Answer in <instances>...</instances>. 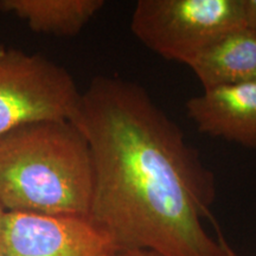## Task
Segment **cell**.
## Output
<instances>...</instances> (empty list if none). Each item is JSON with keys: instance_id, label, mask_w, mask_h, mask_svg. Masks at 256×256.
Returning <instances> with one entry per match:
<instances>
[{"instance_id": "obj_1", "label": "cell", "mask_w": 256, "mask_h": 256, "mask_svg": "<svg viewBox=\"0 0 256 256\" xmlns=\"http://www.w3.org/2000/svg\"><path fill=\"white\" fill-rule=\"evenodd\" d=\"M75 124L94 168L88 218L114 250L222 256L218 240L203 226L215 177L145 88L98 76L82 92Z\"/></svg>"}, {"instance_id": "obj_2", "label": "cell", "mask_w": 256, "mask_h": 256, "mask_svg": "<svg viewBox=\"0 0 256 256\" xmlns=\"http://www.w3.org/2000/svg\"><path fill=\"white\" fill-rule=\"evenodd\" d=\"M94 168L72 121L19 126L0 138V206L6 212L88 217Z\"/></svg>"}, {"instance_id": "obj_3", "label": "cell", "mask_w": 256, "mask_h": 256, "mask_svg": "<svg viewBox=\"0 0 256 256\" xmlns=\"http://www.w3.org/2000/svg\"><path fill=\"white\" fill-rule=\"evenodd\" d=\"M247 26L243 0H139L134 37L162 58L188 66L220 37Z\"/></svg>"}, {"instance_id": "obj_4", "label": "cell", "mask_w": 256, "mask_h": 256, "mask_svg": "<svg viewBox=\"0 0 256 256\" xmlns=\"http://www.w3.org/2000/svg\"><path fill=\"white\" fill-rule=\"evenodd\" d=\"M82 92L63 66L23 50L0 46V138L42 121H72Z\"/></svg>"}, {"instance_id": "obj_5", "label": "cell", "mask_w": 256, "mask_h": 256, "mask_svg": "<svg viewBox=\"0 0 256 256\" xmlns=\"http://www.w3.org/2000/svg\"><path fill=\"white\" fill-rule=\"evenodd\" d=\"M114 249L88 217L5 212L4 256H104Z\"/></svg>"}, {"instance_id": "obj_6", "label": "cell", "mask_w": 256, "mask_h": 256, "mask_svg": "<svg viewBox=\"0 0 256 256\" xmlns=\"http://www.w3.org/2000/svg\"><path fill=\"white\" fill-rule=\"evenodd\" d=\"M185 107L200 133L256 148V81L204 89Z\"/></svg>"}, {"instance_id": "obj_7", "label": "cell", "mask_w": 256, "mask_h": 256, "mask_svg": "<svg viewBox=\"0 0 256 256\" xmlns=\"http://www.w3.org/2000/svg\"><path fill=\"white\" fill-rule=\"evenodd\" d=\"M203 89L256 81V31L248 26L220 37L188 64Z\"/></svg>"}, {"instance_id": "obj_8", "label": "cell", "mask_w": 256, "mask_h": 256, "mask_svg": "<svg viewBox=\"0 0 256 256\" xmlns=\"http://www.w3.org/2000/svg\"><path fill=\"white\" fill-rule=\"evenodd\" d=\"M104 6V0H2L0 8L38 34L76 36Z\"/></svg>"}, {"instance_id": "obj_9", "label": "cell", "mask_w": 256, "mask_h": 256, "mask_svg": "<svg viewBox=\"0 0 256 256\" xmlns=\"http://www.w3.org/2000/svg\"><path fill=\"white\" fill-rule=\"evenodd\" d=\"M246 24L256 31V0H243Z\"/></svg>"}, {"instance_id": "obj_10", "label": "cell", "mask_w": 256, "mask_h": 256, "mask_svg": "<svg viewBox=\"0 0 256 256\" xmlns=\"http://www.w3.org/2000/svg\"><path fill=\"white\" fill-rule=\"evenodd\" d=\"M104 256H159L148 250H113Z\"/></svg>"}, {"instance_id": "obj_11", "label": "cell", "mask_w": 256, "mask_h": 256, "mask_svg": "<svg viewBox=\"0 0 256 256\" xmlns=\"http://www.w3.org/2000/svg\"><path fill=\"white\" fill-rule=\"evenodd\" d=\"M217 240H218L220 249H222V256H240L238 252H235V249L229 244L228 241L224 238L222 234L220 232V229H218V234H217Z\"/></svg>"}, {"instance_id": "obj_12", "label": "cell", "mask_w": 256, "mask_h": 256, "mask_svg": "<svg viewBox=\"0 0 256 256\" xmlns=\"http://www.w3.org/2000/svg\"><path fill=\"white\" fill-rule=\"evenodd\" d=\"M5 212H6V211L2 209V206H0V228H2V220H4Z\"/></svg>"}, {"instance_id": "obj_13", "label": "cell", "mask_w": 256, "mask_h": 256, "mask_svg": "<svg viewBox=\"0 0 256 256\" xmlns=\"http://www.w3.org/2000/svg\"><path fill=\"white\" fill-rule=\"evenodd\" d=\"M0 256H4V255H2V252H0Z\"/></svg>"}]
</instances>
